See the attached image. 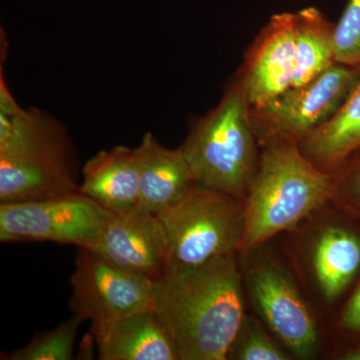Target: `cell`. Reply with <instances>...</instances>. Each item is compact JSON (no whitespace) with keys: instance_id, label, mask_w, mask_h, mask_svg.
I'll return each mask as SVG.
<instances>
[{"instance_id":"6da1fadb","label":"cell","mask_w":360,"mask_h":360,"mask_svg":"<svg viewBox=\"0 0 360 360\" xmlns=\"http://www.w3.org/2000/svg\"><path fill=\"white\" fill-rule=\"evenodd\" d=\"M153 309L180 360H225L246 315L236 255L198 265L172 264L155 281Z\"/></svg>"},{"instance_id":"7a4b0ae2","label":"cell","mask_w":360,"mask_h":360,"mask_svg":"<svg viewBox=\"0 0 360 360\" xmlns=\"http://www.w3.org/2000/svg\"><path fill=\"white\" fill-rule=\"evenodd\" d=\"M77 156L65 127L44 111L0 113V203L80 193Z\"/></svg>"},{"instance_id":"3957f363","label":"cell","mask_w":360,"mask_h":360,"mask_svg":"<svg viewBox=\"0 0 360 360\" xmlns=\"http://www.w3.org/2000/svg\"><path fill=\"white\" fill-rule=\"evenodd\" d=\"M335 179L310 162L297 143L262 148L245 200V226L238 252L255 250L292 229L335 196Z\"/></svg>"},{"instance_id":"277c9868","label":"cell","mask_w":360,"mask_h":360,"mask_svg":"<svg viewBox=\"0 0 360 360\" xmlns=\"http://www.w3.org/2000/svg\"><path fill=\"white\" fill-rule=\"evenodd\" d=\"M251 105L238 78L217 108L198 118L181 146L194 179L245 202L260 153Z\"/></svg>"},{"instance_id":"5b68a950","label":"cell","mask_w":360,"mask_h":360,"mask_svg":"<svg viewBox=\"0 0 360 360\" xmlns=\"http://www.w3.org/2000/svg\"><path fill=\"white\" fill-rule=\"evenodd\" d=\"M158 215L169 238L172 264L191 266L238 252L245 202L229 194L195 182Z\"/></svg>"},{"instance_id":"8992f818","label":"cell","mask_w":360,"mask_h":360,"mask_svg":"<svg viewBox=\"0 0 360 360\" xmlns=\"http://www.w3.org/2000/svg\"><path fill=\"white\" fill-rule=\"evenodd\" d=\"M359 80V68L335 63L309 84L291 87L270 103L251 108L259 146L300 144L335 115Z\"/></svg>"},{"instance_id":"52a82bcc","label":"cell","mask_w":360,"mask_h":360,"mask_svg":"<svg viewBox=\"0 0 360 360\" xmlns=\"http://www.w3.org/2000/svg\"><path fill=\"white\" fill-rule=\"evenodd\" d=\"M70 284V309L90 322L96 342L125 317L153 309L155 281L86 248H78Z\"/></svg>"},{"instance_id":"ba28073f","label":"cell","mask_w":360,"mask_h":360,"mask_svg":"<svg viewBox=\"0 0 360 360\" xmlns=\"http://www.w3.org/2000/svg\"><path fill=\"white\" fill-rule=\"evenodd\" d=\"M110 214L82 193L49 200L0 203V241H51L84 248Z\"/></svg>"},{"instance_id":"9c48e42d","label":"cell","mask_w":360,"mask_h":360,"mask_svg":"<svg viewBox=\"0 0 360 360\" xmlns=\"http://www.w3.org/2000/svg\"><path fill=\"white\" fill-rule=\"evenodd\" d=\"M84 248L153 281L165 276L172 264L165 225L156 213L139 205L110 212Z\"/></svg>"},{"instance_id":"30bf717a","label":"cell","mask_w":360,"mask_h":360,"mask_svg":"<svg viewBox=\"0 0 360 360\" xmlns=\"http://www.w3.org/2000/svg\"><path fill=\"white\" fill-rule=\"evenodd\" d=\"M250 290L270 330L298 359L314 356L319 329L309 307L290 277L274 265L264 264L250 274Z\"/></svg>"},{"instance_id":"8fae6325","label":"cell","mask_w":360,"mask_h":360,"mask_svg":"<svg viewBox=\"0 0 360 360\" xmlns=\"http://www.w3.org/2000/svg\"><path fill=\"white\" fill-rule=\"evenodd\" d=\"M295 13L274 14L246 54L238 77L251 108H259L292 86Z\"/></svg>"},{"instance_id":"7c38bea8","label":"cell","mask_w":360,"mask_h":360,"mask_svg":"<svg viewBox=\"0 0 360 360\" xmlns=\"http://www.w3.org/2000/svg\"><path fill=\"white\" fill-rule=\"evenodd\" d=\"M139 172V206L156 214L195 184L181 146L167 148L148 132L134 148Z\"/></svg>"},{"instance_id":"4fadbf2b","label":"cell","mask_w":360,"mask_h":360,"mask_svg":"<svg viewBox=\"0 0 360 360\" xmlns=\"http://www.w3.org/2000/svg\"><path fill=\"white\" fill-rule=\"evenodd\" d=\"M80 193L110 212L139 203V172L134 148L101 150L85 163Z\"/></svg>"},{"instance_id":"5bb4252c","label":"cell","mask_w":360,"mask_h":360,"mask_svg":"<svg viewBox=\"0 0 360 360\" xmlns=\"http://www.w3.org/2000/svg\"><path fill=\"white\" fill-rule=\"evenodd\" d=\"M96 345L101 360H180L174 338L153 309L118 321Z\"/></svg>"},{"instance_id":"9a60e30c","label":"cell","mask_w":360,"mask_h":360,"mask_svg":"<svg viewBox=\"0 0 360 360\" xmlns=\"http://www.w3.org/2000/svg\"><path fill=\"white\" fill-rule=\"evenodd\" d=\"M303 155L333 175L360 148V80L335 115L298 144Z\"/></svg>"},{"instance_id":"2e32d148","label":"cell","mask_w":360,"mask_h":360,"mask_svg":"<svg viewBox=\"0 0 360 360\" xmlns=\"http://www.w3.org/2000/svg\"><path fill=\"white\" fill-rule=\"evenodd\" d=\"M312 267L328 302L340 297L360 271V236L349 227L329 225L314 243Z\"/></svg>"},{"instance_id":"e0dca14e","label":"cell","mask_w":360,"mask_h":360,"mask_svg":"<svg viewBox=\"0 0 360 360\" xmlns=\"http://www.w3.org/2000/svg\"><path fill=\"white\" fill-rule=\"evenodd\" d=\"M295 61L292 86L309 84L335 60V25L316 7L295 13Z\"/></svg>"},{"instance_id":"ac0fdd59","label":"cell","mask_w":360,"mask_h":360,"mask_svg":"<svg viewBox=\"0 0 360 360\" xmlns=\"http://www.w3.org/2000/svg\"><path fill=\"white\" fill-rule=\"evenodd\" d=\"M77 315L59 324L58 328L39 335L26 347L14 350L2 359L9 360H70L80 324Z\"/></svg>"},{"instance_id":"d6986e66","label":"cell","mask_w":360,"mask_h":360,"mask_svg":"<svg viewBox=\"0 0 360 360\" xmlns=\"http://www.w3.org/2000/svg\"><path fill=\"white\" fill-rule=\"evenodd\" d=\"M290 356V352L278 347L257 319L246 316L227 359L288 360Z\"/></svg>"},{"instance_id":"ffe728a7","label":"cell","mask_w":360,"mask_h":360,"mask_svg":"<svg viewBox=\"0 0 360 360\" xmlns=\"http://www.w3.org/2000/svg\"><path fill=\"white\" fill-rule=\"evenodd\" d=\"M335 63L360 70V0H348L333 32Z\"/></svg>"},{"instance_id":"44dd1931","label":"cell","mask_w":360,"mask_h":360,"mask_svg":"<svg viewBox=\"0 0 360 360\" xmlns=\"http://www.w3.org/2000/svg\"><path fill=\"white\" fill-rule=\"evenodd\" d=\"M333 200L354 219L360 220V148L333 174Z\"/></svg>"},{"instance_id":"7402d4cb","label":"cell","mask_w":360,"mask_h":360,"mask_svg":"<svg viewBox=\"0 0 360 360\" xmlns=\"http://www.w3.org/2000/svg\"><path fill=\"white\" fill-rule=\"evenodd\" d=\"M340 326L348 333H360V283L345 304L341 314Z\"/></svg>"},{"instance_id":"603a6c76","label":"cell","mask_w":360,"mask_h":360,"mask_svg":"<svg viewBox=\"0 0 360 360\" xmlns=\"http://www.w3.org/2000/svg\"><path fill=\"white\" fill-rule=\"evenodd\" d=\"M4 79V73L0 75V113L6 115H15L22 111Z\"/></svg>"},{"instance_id":"cb8c5ba5","label":"cell","mask_w":360,"mask_h":360,"mask_svg":"<svg viewBox=\"0 0 360 360\" xmlns=\"http://www.w3.org/2000/svg\"><path fill=\"white\" fill-rule=\"evenodd\" d=\"M338 359L342 360H360V345L348 348L343 354L340 355Z\"/></svg>"}]
</instances>
